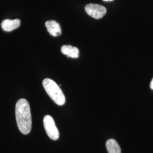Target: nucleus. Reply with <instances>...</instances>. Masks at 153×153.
Returning <instances> with one entry per match:
<instances>
[{"label": "nucleus", "mask_w": 153, "mask_h": 153, "mask_svg": "<svg viewBox=\"0 0 153 153\" xmlns=\"http://www.w3.org/2000/svg\"><path fill=\"white\" fill-rule=\"evenodd\" d=\"M104 1H113V0H103Z\"/></svg>", "instance_id": "9d476101"}, {"label": "nucleus", "mask_w": 153, "mask_h": 153, "mask_svg": "<svg viewBox=\"0 0 153 153\" xmlns=\"http://www.w3.org/2000/svg\"><path fill=\"white\" fill-rule=\"evenodd\" d=\"M21 25V21L18 19H5L1 23V27L7 32L13 31L19 27Z\"/></svg>", "instance_id": "423d86ee"}, {"label": "nucleus", "mask_w": 153, "mask_h": 153, "mask_svg": "<svg viewBox=\"0 0 153 153\" xmlns=\"http://www.w3.org/2000/svg\"><path fill=\"white\" fill-rule=\"evenodd\" d=\"M150 88L153 90V79H152V82L150 83Z\"/></svg>", "instance_id": "1a4fd4ad"}, {"label": "nucleus", "mask_w": 153, "mask_h": 153, "mask_svg": "<svg viewBox=\"0 0 153 153\" xmlns=\"http://www.w3.org/2000/svg\"><path fill=\"white\" fill-rule=\"evenodd\" d=\"M43 124L48 137L52 140H58L60 134L53 117L50 115L45 116L43 119Z\"/></svg>", "instance_id": "7ed1b4c3"}, {"label": "nucleus", "mask_w": 153, "mask_h": 153, "mask_svg": "<svg viewBox=\"0 0 153 153\" xmlns=\"http://www.w3.org/2000/svg\"><path fill=\"white\" fill-rule=\"evenodd\" d=\"M43 86L49 97L59 105L65 103V97L60 86L51 79L45 78L43 81Z\"/></svg>", "instance_id": "f03ea898"}, {"label": "nucleus", "mask_w": 153, "mask_h": 153, "mask_svg": "<svg viewBox=\"0 0 153 153\" xmlns=\"http://www.w3.org/2000/svg\"><path fill=\"white\" fill-rule=\"evenodd\" d=\"M85 9L88 16L97 19L103 18L107 13L106 8L104 6L95 4H88Z\"/></svg>", "instance_id": "20e7f679"}, {"label": "nucleus", "mask_w": 153, "mask_h": 153, "mask_svg": "<svg viewBox=\"0 0 153 153\" xmlns=\"http://www.w3.org/2000/svg\"><path fill=\"white\" fill-rule=\"evenodd\" d=\"M45 26L48 32L53 36H57L60 35L61 29L59 23L55 21L51 20L45 22Z\"/></svg>", "instance_id": "39448f33"}, {"label": "nucleus", "mask_w": 153, "mask_h": 153, "mask_svg": "<svg viewBox=\"0 0 153 153\" xmlns=\"http://www.w3.org/2000/svg\"><path fill=\"white\" fill-rule=\"evenodd\" d=\"M16 117L19 130L23 134H27L32 127V119L30 104L25 99H19L16 105Z\"/></svg>", "instance_id": "f257e3e1"}, {"label": "nucleus", "mask_w": 153, "mask_h": 153, "mask_svg": "<svg viewBox=\"0 0 153 153\" xmlns=\"http://www.w3.org/2000/svg\"><path fill=\"white\" fill-rule=\"evenodd\" d=\"M105 146L108 153H121L119 145L114 139H109L107 140Z\"/></svg>", "instance_id": "6e6552de"}, {"label": "nucleus", "mask_w": 153, "mask_h": 153, "mask_svg": "<svg viewBox=\"0 0 153 153\" xmlns=\"http://www.w3.org/2000/svg\"><path fill=\"white\" fill-rule=\"evenodd\" d=\"M61 52L69 57L76 59L79 57V49L70 45H65L61 47Z\"/></svg>", "instance_id": "0eeeda50"}]
</instances>
